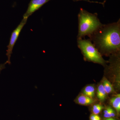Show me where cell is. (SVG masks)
I'll return each mask as SVG.
<instances>
[{
    "label": "cell",
    "instance_id": "277c9868",
    "mask_svg": "<svg viewBox=\"0 0 120 120\" xmlns=\"http://www.w3.org/2000/svg\"><path fill=\"white\" fill-rule=\"evenodd\" d=\"M27 20V19L26 18H23L22 22L19 24V26L12 32L9 43L8 45L7 46L8 49L7 50L6 55L8 56V60L5 63L6 64H11L10 59L11 55L12 54L13 47L18 39L21 31L26 23Z\"/></svg>",
    "mask_w": 120,
    "mask_h": 120
},
{
    "label": "cell",
    "instance_id": "7c38bea8",
    "mask_svg": "<svg viewBox=\"0 0 120 120\" xmlns=\"http://www.w3.org/2000/svg\"><path fill=\"white\" fill-rule=\"evenodd\" d=\"M73 0L74 1H79L80 0H83L85 1H87V2H91V3H92V2H94V3H99V4H101L103 5H104V4H105V2H95V1H90L89 0Z\"/></svg>",
    "mask_w": 120,
    "mask_h": 120
},
{
    "label": "cell",
    "instance_id": "7a4b0ae2",
    "mask_svg": "<svg viewBox=\"0 0 120 120\" xmlns=\"http://www.w3.org/2000/svg\"><path fill=\"white\" fill-rule=\"evenodd\" d=\"M97 13H90L81 8L78 15L79 26L77 39L86 36L90 37L97 31L103 24L98 17Z\"/></svg>",
    "mask_w": 120,
    "mask_h": 120
},
{
    "label": "cell",
    "instance_id": "3957f363",
    "mask_svg": "<svg viewBox=\"0 0 120 120\" xmlns=\"http://www.w3.org/2000/svg\"><path fill=\"white\" fill-rule=\"evenodd\" d=\"M77 45L86 60L102 65L106 63L99 52L90 39H77Z\"/></svg>",
    "mask_w": 120,
    "mask_h": 120
},
{
    "label": "cell",
    "instance_id": "9c48e42d",
    "mask_svg": "<svg viewBox=\"0 0 120 120\" xmlns=\"http://www.w3.org/2000/svg\"><path fill=\"white\" fill-rule=\"evenodd\" d=\"M95 88L92 86H86L84 88L83 91V94L90 98H93L94 96Z\"/></svg>",
    "mask_w": 120,
    "mask_h": 120
},
{
    "label": "cell",
    "instance_id": "52a82bcc",
    "mask_svg": "<svg viewBox=\"0 0 120 120\" xmlns=\"http://www.w3.org/2000/svg\"><path fill=\"white\" fill-rule=\"evenodd\" d=\"M110 103L118 113L120 111V94H118L110 99Z\"/></svg>",
    "mask_w": 120,
    "mask_h": 120
},
{
    "label": "cell",
    "instance_id": "9a60e30c",
    "mask_svg": "<svg viewBox=\"0 0 120 120\" xmlns=\"http://www.w3.org/2000/svg\"><path fill=\"white\" fill-rule=\"evenodd\" d=\"M101 120V118L99 116L97 115V116L96 117V118L94 119V120Z\"/></svg>",
    "mask_w": 120,
    "mask_h": 120
},
{
    "label": "cell",
    "instance_id": "8992f818",
    "mask_svg": "<svg viewBox=\"0 0 120 120\" xmlns=\"http://www.w3.org/2000/svg\"><path fill=\"white\" fill-rule=\"evenodd\" d=\"M76 101L80 105H88L94 103V100L93 98H90L83 94H80L77 97Z\"/></svg>",
    "mask_w": 120,
    "mask_h": 120
},
{
    "label": "cell",
    "instance_id": "6da1fadb",
    "mask_svg": "<svg viewBox=\"0 0 120 120\" xmlns=\"http://www.w3.org/2000/svg\"><path fill=\"white\" fill-rule=\"evenodd\" d=\"M90 39L100 53H118L120 49V19L103 24L90 37Z\"/></svg>",
    "mask_w": 120,
    "mask_h": 120
},
{
    "label": "cell",
    "instance_id": "5bb4252c",
    "mask_svg": "<svg viewBox=\"0 0 120 120\" xmlns=\"http://www.w3.org/2000/svg\"><path fill=\"white\" fill-rule=\"evenodd\" d=\"M97 115H98L95 114L94 113L92 114H91L90 116V120H94V119L96 118V117L97 116Z\"/></svg>",
    "mask_w": 120,
    "mask_h": 120
},
{
    "label": "cell",
    "instance_id": "5b68a950",
    "mask_svg": "<svg viewBox=\"0 0 120 120\" xmlns=\"http://www.w3.org/2000/svg\"><path fill=\"white\" fill-rule=\"evenodd\" d=\"M50 0H31L27 10L23 15V18L28 19L35 11Z\"/></svg>",
    "mask_w": 120,
    "mask_h": 120
},
{
    "label": "cell",
    "instance_id": "2e32d148",
    "mask_svg": "<svg viewBox=\"0 0 120 120\" xmlns=\"http://www.w3.org/2000/svg\"><path fill=\"white\" fill-rule=\"evenodd\" d=\"M110 118V120H115V119H113V118H112V117L111 118Z\"/></svg>",
    "mask_w": 120,
    "mask_h": 120
},
{
    "label": "cell",
    "instance_id": "4fadbf2b",
    "mask_svg": "<svg viewBox=\"0 0 120 120\" xmlns=\"http://www.w3.org/2000/svg\"><path fill=\"white\" fill-rule=\"evenodd\" d=\"M5 64H6L5 63L0 64V73L1 72L2 70L5 68Z\"/></svg>",
    "mask_w": 120,
    "mask_h": 120
},
{
    "label": "cell",
    "instance_id": "ba28073f",
    "mask_svg": "<svg viewBox=\"0 0 120 120\" xmlns=\"http://www.w3.org/2000/svg\"><path fill=\"white\" fill-rule=\"evenodd\" d=\"M106 93L105 91L102 84L99 86L97 90V96L99 101H103L106 97Z\"/></svg>",
    "mask_w": 120,
    "mask_h": 120
},
{
    "label": "cell",
    "instance_id": "8fae6325",
    "mask_svg": "<svg viewBox=\"0 0 120 120\" xmlns=\"http://www.w3.org/2000/svg\"><path fill=\"white\" fill-rule=\"evenodd\" d=\"M104 108V107L99 104H96L93 106L92 111L93 113L98 115L101 112V110Z\"/></svg>",
    "mask_w": 120,
    "mask_h": 120
},
{
    "label": "cell",
    "instance_id": "30bf717a",
    "mask_svg": "<svg viewBox=\"0 0 120 120\" xmlns=\"http://www.w3.org/2000/svg\"><path fill=\"white\" fill-rule=\"evenodd\" d=\"M102 85L106 94H109L113 92V88L112 84L106 78H104L103 79Z\"/></svg>",
    "mask_w": 120,
    "mask_h": 120
}]
</instances>
